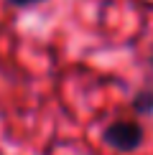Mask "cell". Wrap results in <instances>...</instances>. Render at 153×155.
Masks as SVG:
<instances>
[{
  "label": "cell",
  "instance_id": "7a4b0ae2",
  "mask_svg": "<svg viewBox=\"0 0 153 155\" xmlns=\"http://www.w3.org/2000/svg\"><path fill=\"white\" fill-rule=\"evenodd\" d=\"M130 107H133L135 114H140V117H151L153 114V87L138 89V92L133 94V99H130Z\"/></svg>",
  "mask_w": 153,
  "mask_h": 155
},
{
  "label": "cell",
  "instance_id": "277c9868",
  "mask_svg": "<svg viewBox=\"0 0 153 155\" xmlns=\"http://www.w3.org/2000/svg\"><path fill=\"white\" fill-rule=\"evenodd\" d=\"M148 61H151V69H153V48H151V56H148Z\"/></svg>",
  "mask_w": 153,
  "mask_h": 155
},
{
  "label": "cell",
  "instance_id": "3957f363",
  "mask_svg": "<svg viewBox=\"0 0 153 155\" xmlns=\"http://www.w3.org/2000/svg\"><path fill=\"white\" fill-rule=\"evenodd\" d=\"M10 5H15V8H28V5H36V3H43V0H8Z\"/></svg>",
  "mask_w": 153,
  "mask_h": 155
},
{
  "label": "cell",
  "instance_id": "6da1fadb",
  "mask_svg": "<svg viewBox=\"0 0 153 155\" xmlns=\"http://www.w3.org/2000/svg\"><path fill=\"white\" fill-rule=\"evenodd\" d=\"M145 140V130L135 120H115L102 130V143L117 153H135Z\"/></svg>",
  "mask_w": 153,
  "mask_h": 155
}]
</instances>
